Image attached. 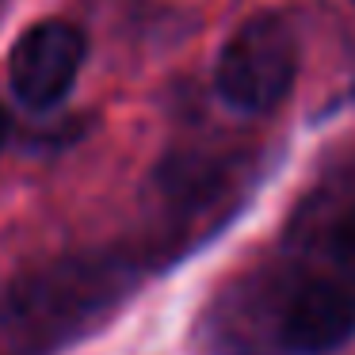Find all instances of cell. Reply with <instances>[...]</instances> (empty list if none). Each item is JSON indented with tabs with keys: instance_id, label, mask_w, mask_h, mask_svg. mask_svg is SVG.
<instances>
[{
	"instance_id": "cell-1",
	"label": "cell",
	"mask_w": 355,
	"mask_h": 355,
	"mask_svg": "<svg viewBox=\"0 0 355 355\" xmlns=\"http://www.w3.org/2000/svg\"><path fill=\"white\" fill-rule=\"evenodd\" d=\"M298 77V39L275 12L245 19L218 54L214 88L233 111L263 115L279 107Z\"/></svg>"
},
{
	"instance_id": "cell-2",
	"label": "cell",
	"mask_w": 355,
	"mask_h": 355,
	"mask_svg": "<svg viewBox=\"0 0 355 355\" xmlns=\"http://www.w3.org/2000/svg\"><path fill=\"white\" fill-rule=\"evenodd\" d=\"M271 332L286 355H332L355 336V298L329 279H294L271 306Z\"/></svg>"
},
{
	"instance_id": "cell-3",
	"label": "cell",
	"mask_w": 355,
	"mask_h": 355,
	"mask_svg": "<svg viewBox=\"0 0 355 355\" xmlns=\"http://www.w3.org/2000/svg\"><path fill=\"white\" fill-rule=\"evenodd\" d=\"M80 62H85V35L62 19H42V24L27 27L12 46V92L35 111L58 107L69 96Z\"/></svg>"
},
{
	"instance_id": "cell-4",
	"label": "cell",
	"mask_w": 355,
	"mask_h": 355,
	"mask_svg": "<svg viewBox=\"0 0 355 355\" xmlns=\"http://www.w3.org/2000/svg\"><path fill=\"white\" fill-rule=\"evenodd\" d=\"M329 256L344 275L355 279V207L332 225V237H329Z\"/></svg>"
},
{
	"instance_id": "cell-5",
	"label": "cell",
	"mask_w": 355,
	"mask_h": 355,
	"mask_svg": "<svg viewBox=\"0 0 355 355\" xmlns=\"http://www.w3.org/2000/svg\"><path fill=\"white\" fill-rule=\"evenodd\" d=\"M4 134H8V119H4V111H0V146H4Z\"/></svg>"
}]
</instances>
